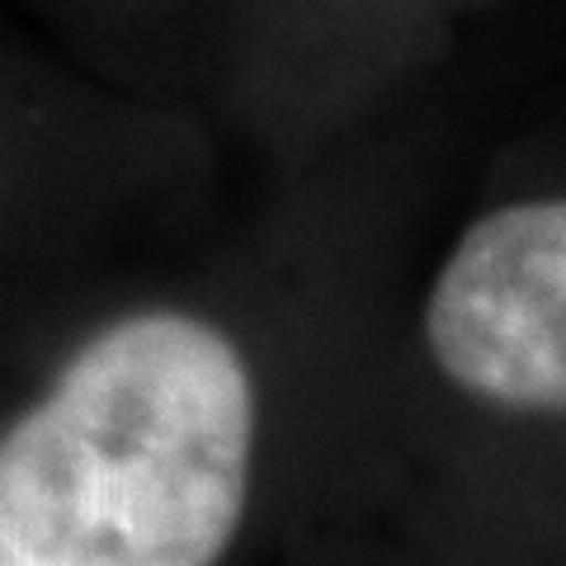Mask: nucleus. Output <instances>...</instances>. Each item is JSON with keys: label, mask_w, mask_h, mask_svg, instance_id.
Returning a JSON list of instances; mask_svg holds the SVG:
<instances>
[{"label": "nucleus", "mask_w": 566, "mask_h": 566, "mask_svg": "<svg viewBox=\"0 0 566 566\" xmlns=\"http://www.w3.org/2000/svg\"><path fill=\"white\" fill-rule=\"evenodd\" d=\"M241 349L189 312L85 340L0 434V553L20 566H218L251 486Z\"/></svg>", "instance_id": "f257e3e1"}, {"label": "nucleus", "mask_w": 566, "mask_h": 566, "mask_svg": "<svg viewBox=\"0 0 566 566\" xmlns=\"http://www.w3.org/2000/svg\"><path fill=\"white\" fill-rule=\"evenodd\" d=\"M424 340L468 392L515 411H566V199L472 222L430 289Z\"/></svg>", "instance_id": "f03ea898"}, {"label": "nucleus", "mask_w": 566, "mask_h": 566, "mask_svg": "<svg viewBox=\"0 0 566 566\" xmlns=\"http://www.w3.org/2000/svg\"><path fill=\"white\" fill-rule=\"evenodd\" d=\"M0 566H20V562H10V557H6V553H0Z\"/></svg>", "instance_id": "7ed1b4c3"}]
</instances>
